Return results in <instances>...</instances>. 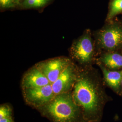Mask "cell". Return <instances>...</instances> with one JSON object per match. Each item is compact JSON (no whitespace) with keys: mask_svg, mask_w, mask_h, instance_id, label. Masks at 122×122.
Here are the masks:
<instances>
[{"mask_svg":"<svg viewBox=\"0 0 122 122\" xmlns=\"http://www.w3.org/2000/svg\"><path fill=\"white\" fill-rule=\"evenodd\" d=\"M101 61L110 69L122 67V55L118 53H108L101 58Z\"/></svg>","mask_w":122,"mask_h":122,"instance_id":"obj_10","label":"cell"},{"mask_svg":"<svg viewBox=\"0 0 122 122\" xmlns=\"http://www.w3.org/2000/svg\"><path fill=\"white\" fill-rule=\"evenodd\" d=\"M22 84L23 87L26 89L42 87L51 83L39 68H35L26 74Z\"/></svg>","mask_w":122,"mask_h":122,"instance_id":"obj_8","label":"cell"},{"mask_svg":"<svg viewBox=\"0 0 122 122\" xmlns=\"http://www.w3.org/2000/svg\"><path fill=\"white\" fill-rule=\"evenodd\" d=\"M19 0H15V1L16 2V1H17V2H18Z\"/></svg>","mask_w":122,"mask_h":122,"instance_id":"obj_16","label":"cell"},{"mask_svg":"<svg viewBox=\"0 0 122 122\" xmlns=\"http://www.w3.org/2000/svg\"><path fill=\"white\" fill-rule=\"evenodd\" d=\"M25 90V96L26 100L36 106L48 103L51 101L55 96L51 84L42 87Z\"/></svg>","mask_w":122,"mask_h":122,"instance_id":"obj_4","label":"cell"},{"mask_svg":"<svg viewBox=\"0 0 122 122\" xmlns=\"http://www.w3.org/2000/svg\"><path fill=\"white\" fill-rule=\"evenodd\" d=\"M46 111L55 122H74L78 113L74 99L66 93L54 97L47 106Z\"/></svg>","mask_w":122,"mask_h":122,"instance_id":"obj_1","label":"cell"},{"mask_svg":"<svg viewBox=\"0 0 122 122\" xmlns=\"http://www.w3.org/2000/svg\"><path fill=\"white\" fill-rule=\"evenodd\" d=\"M121 85H122V81H121Z\"/></svg>","mask_w":122,"mask_h":122,"instance_id":"obj_17","label":"cell"},{"mask_svg":"<svg viewBox=\"0 0 122 122\" xmlns=\"http://www.w3.org/2000/svg\"><path fill=\"white\" fill-rule=\"evenodd\" d=\"M105 80L107 83L111 87L115 90H118L121 84L122 71H110L102 66Z\"/></svg>","mask_w":122,"mask_h":122,"instance_id":"obj_9","label":"cell"},{"mask_svg":"<svg viewBox=\"0 0 122 122\" xmlns=\"http://www.w3.org/2000/svg\"><path fill=\"white\" fill-rule=\"evenodd\" d=\"M11 110L7 105H2L0 108V119L11 117Z\"/></svg>","mask_w":122,"mask_h":122,"instance_id":"obj_13","label":"cell"},{"mask_svg":"<svg viewBox=\"0 0 122 122\" xmlns=\"http://www.w3.org/2000/svg\"><path fill=\"white\" fill-rule=\"evenodd\" d=\"M122 13V0H111L109 5L107 20H109L116 15Z\"/></svg>","mask_w":122,"mask_h":122,"instance_id":"obj_11","label":"cell"},{"mask_svg":"<svg viewBox=\"0 0 122 122\" xmlns=\"http://www.w3.org/2000/svg\"><path fill=\"white\" fill-rule=\"evenodd\" d=\"M14 0H0V4L2 7H10L13 5Z\"/></svg>","mask_w":122,"mask_h":122,"instance_id":"obj_14","label":"cell"},{"mask_svg":"<svg viewBox=\"0 0 122 122\" xmlns=\"http://www.w3.org/2000/svg\"><path fill=\"white\" fill-rule=\"evenodd\" d=\"M49 0H25L24 5L27 7L36 8L44 6Z\"/></svg>","mask_w":122,"mask_h":122,"instance_id":"obj_12","label":"cell"},{"mask_svg":"<svg viewBox=\"0 0 122 122\" xmlns=\"http://www.w3.org/2000/svg\"><path fill=\"white\" fill-rule=\"evenodd\" d=\"M71 52L73 57L82 62L91 60L93 52V45L89 34L83 36L72 45Z\"/></svg>","mask_w":122,"mask_h":122,"instance_id":"obj_5","label":"cell"},{"mask_svg":"<svg viewBox=\"0 0 122 122\" xmlns=\"http://www.w3.org/2000/svg\"><path fill=\"white\" fill-rule=\"evenodd\" d=\"M75 78L73 67L71 65H68L57 80L52 84L55 95L57 96L68 92L73 85Z\"/></svg>","mask_w":122,"mask_h":122,"instance_id":"obj_6","label":"cell"},{"mask_svg":"<svg viewBox=\"0 0 122 122\" xmlns=\"http://www.w3.org/2000/svg\"><path fill=\"white\" fill-rule=\"evenodd\" d=\"M68 65L66 60L55 59L43 63L39 67V69L52 84L57 80Z\"/></svg>","mask_w":122,"mask_h":122,"instance_id":"obj_7","label":"cell"},{"mask_svg":"<svg viewBox=\"0 0 122 122\" xmlns=\"http://www.w3.org/2000/svg\"><path fill=\"white\" fill-rule=\"evenodd\" d=\"M73 99L76 103L88 113L94 112L98 109L99 99L96 89L86 78L82 77L75 84Z\"/></svg>","mask_w":122,"mask_h":122,"instance_id":"obj_2","label":"cell"},{"mask_svg":"<svg viewBox=\"0 0 122 122\" xmlns=\"http://www.w3.org/2000/svg\"><path fill=\"white\" fill-rule=\"evenodd\" d=\"M99 42L104 48L113 50L122 44V27L111 25L101 30L99 35Z\"/></svg>","mask_w":122,"mask_h":122,"instance_id":"obj_3","label":"cell"},{"mask_svg":"<svg viewBox=\"0 0 122 122\" xmlns=\"http://www.w3.org/2000/svg\"><path fill=\"white\" fill-rule=\"evenodd\" d=\"M13 120L11 117H9L8 118H3L0 119V122H12Z\"/></svg>","mask_w":122,"mask_h":122,"instance_id":"obj_15","label":"cell"}]
</instances>
